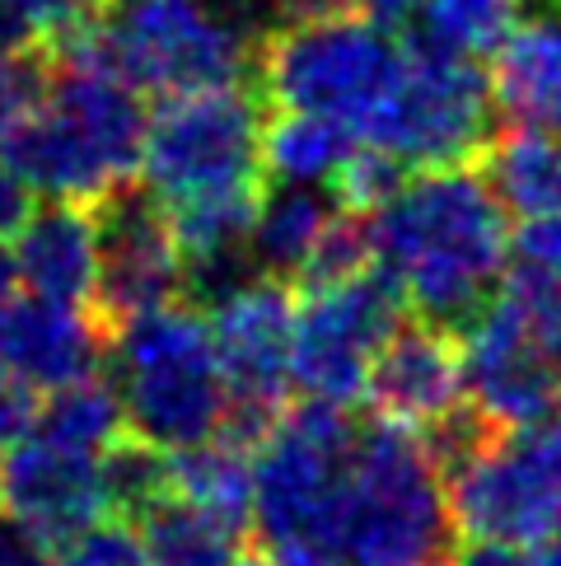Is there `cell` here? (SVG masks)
I'll return each mask as SVG.
<instances>
[{"instance_id": "cell-32", "label": "cell", "mask_w": 561, "mask_h": 566, "mask_svg": "<svg viewBox=\"0 0 561 566\" xmlns=\"http://www.w3.org/2000/svg\"><path fill=\"white\" fill-rule=\"evenodd\" d=\"M366 268H370V220H366V211L337 207L328 216V226L318 230L305 268H299L295 291L332 286V281H347V276L366 272Z\"/></svg>"}, {"instance_id": "cell-16", "label": "cell", "mask_w": 561, "mask_h": 566, "mask_svg": "<svg viewBox=\"0 0 561 566\" xmlns=\"http://www.w3.org/2000/svg\"><path fill=\"white\" fill-rule=\"evenodd\" d=\"M290 323H295V291L280 286V281H267V276L207 314L230 398L286 402V394H290Z\"/></svg>"}, {"instance_id": "cell-4", "label": "cell", "mask_w": 561, "mask_h": 566, "mask_svg": "<svg viewBox=\"0 0 561 566\" xmlns=\"http://www.w3.org/2000/svg\"><path fill=\"white\" fill-rule=\"evenodd\" d=\"M104 379L123 402V427L159 450L211 440L230 402L207 314L183 300L117 323L108 333Z\"/></svg>"}, {"instance_id": "cell-36", "label": "cell", "mask_w": 561, "mask_h": 566, "mask_svg": "<svg viewBox=\"0 0 561 566\" xmlns=\"http://www.w3.org/2000/svg\"><path fill=\"white\" fill-rule=\"evenodd\" d=\"M519 310L529 318V333L538 342L552 366L561 370V272L557 276H538V272H519V268H506V281H500Z\"/></svg>"}, {"instance_id": "cell-5", "label": "cell", "mask_w": 561, "mask_h": 566, "mask_svg": "<svg viewBox=\"0 0 561 566\" xmlns=\"http://www.w3.org/2000/svg\"><path fill=\"white\" fill-rule=\"evenodd\" d=\"M458 543L449 492L412 427L366 417L356 427L347 482V562L384 557L445 566Z\"/></svg>"}, {"instance_id": "cell-45", "label": "cell", "mask_w": 561, "mask_h": 566, "mask_svg": "<svg viewBox=\"0 0 561 566\" xmlns=\"http://www.w3.org/2000/svg\"><path fill=\"white\" fill-rule=\"evenodd\" d=\"M234 566H295V562H280V557H272V553H244Z\"/></svg>"}, {"instance_id": "cell-9", "label": "cell", "mask_w": 561, "mask_h": 566, "mask_svg": "<svg viewBox=\"0 0 561 566\" xmlns=\"http://www.w3.org/2000/svg\"><path fill=\"white\" fill-rule=\"evenodd\" d=\"M94 43L140 94L253 85L257 62V48L230 33L202 0H104Z\"/></svg>"}, {"instance_id": "cell-42", "label": "cell", "mask_w": 561, "mask_h": 566, "mask_svg": "<svg viewBox=\"0 0 561 566\" xmlns=\"http://www.w3.org/2000/svg\"><path fill=\"white\" fill-rule=\"evenodd\" d=\"M33 394L24 389V384H14L6 370H0V450H6L10 440H19L29 431V421H33Z\"/></svg>"}, {"instance_id": "cell-1", "label": "cell", "mask_w": 561, "mask_h": 566, "mask_svg": "<svg viewBox=\"0 0 561 566\" xmlns=\"http://www.w3.org/2000/svg\"><path fill=\"white\" fill-rule=\"evenodd\" d=\"M366 220L370 268L393 281L403 310L426 328L458 342L500 295L510 268V226L477 169L407 178Z\"/></svg>"}, {"instance_id": "cell-26", "label": "cell", "mask_w": 561, "mask_h": 566, "mask_svg": "<svg viewBox=\"0 0 561 566\" xmlns=\"http://www.w3.org/2000/svg\"><path fill=\"white\" fill-rule=\"evenodd\" d=\"M173 454V492L197 501L202 511L220 515L248 530V505H253V459L248 450H234L225 440H202Z\"/></svg>"}, {"instance_id": "cell-17", "label": "cell", "mask_w": 561, "mask_h": 566, "mask_svg": "<svg viewBox=\"0 0 561 566\" xmlns=\"http://www.w3.org/2000/svg\"><path fill=\"white\" fill-rule=\"evenodd\" d=\"M374 417L421 427L426 417L445 412L454 398H464V375H458V342L426 328L421 318L403 314V323L374 352L366 394Z\"/></svg>"}, {"instance_id": "cell-15", "label": "cell", "mask_w": 561, "mask_h": 566, "mask_svg": "<svg viewBox=\"0 0 561 566\" xmlns=\"http://www.w3.org/2000/svg\"><path fill=\"white\" fill-rule=\"evenodd\" d=\"M445 492L458 534L506 538L519 548H533L561 524L557 501L538 478L519 431L500 436L496 450H487L468 473H458Z\"/></svg>"}, {"instance_id": "cell-18", "label": "cell", "mask_w": 561, "mask_h": 566, "mask_svg": "<svg viewBox=\"0 0 561 566\" xmlns=\"http://www.w3.org/2000/svg\"><path fill=\"white\" fill-rule=\"evenodd\" d=\"M529 6L491 48V98L506 127L561 132V0Z\"/></svg>"}, {"instance_id": "cell-23", "label": "cell", "mask_w": 561, "mask_h": 566, "mask_svg": "<svg viewBox=\"0 0 561 566\" xmlns=\"http://www.w3.org/2000/svg\"><path fill=\"white\" fill-rule=\"evenodd\" d=\"M356 146V132L332 123V117L290 113L280 108L272 123H263V178L276 184H318L328 188L332 174Z\"/></svg>"}, {"instance_id": "cell-35", "label": "cell", "mask_w": 561, "mask_h": 566, "mask_svg": "<svg viewBox=\"0 0 561 566\" xmlns=\"http://www.w3.org/2000/svg\"><path fill=\"white\" fill-rule=\"evenodd\" d=\"M47 566H146V553H140V538L127 520L98 515L66 543H56Z\"/></svg>"}, {"instance_id": "cell-46", "label": "cell", "mask_w": 561, "mask_h": 566, "mask_svg": "<svg viewBox=\"0 0 561 566\" xmlns=\"http://www.w3.org/2000/svg\"><path fill=\"white\" fill-rule=\"evenodd\" d=\"M342 566H421V562H384V557H351Z\"/></svg>"}, {"instance_id": "cell-6", "label": "cell", "mask_w": 561, "mask_h": 566, "mask_svg": "<svg viewBox=\"0 0 561 566\" xmlns=\"http://www.w3.org/2000/svg\"><path fill=\"white\" fill-rule=\"evenodd\" d=\"M403 62L407 56L398 38L356 10L276 29L257 48L253 85L272 108L332 117L360 132L379 98L403 75Z\"/></svg>"}, {"instance_id": "cell-34", "label": "cell", "mask_w": 561, "mask_h": 566, "mask_svg": "<svg viewBox=\"0 0 561 566\" xmlns=\"http://www.w3.org/2000/svg\"><path fill=\"white\" fill-rule=\"evenodd\" d=\"M407 169L398 165L393 155H384L379 146H351V155L342 159V169L332 174V184L328 192L337 197V207H347V211H374V207H384V201L407 184Z\"/></svg>"}, {"instance_id": "cell-43", "label": "cell", "mask_w": 561, "mask_h": 566, "mask_svg": "<svg viewBox=\"0 0 561 566\" xmlns=\"http://www.w3.org/2000/svg\"><path fill=\"white\" fill-rule=\"evenodd\" d=\"M360 0H280V29L305 24V19H332V14H356Z\"/></svg>"}, {"instance_id": "cell-14", "label": "cell", "mask_w": 561, "mask_h": 566, "mask_svg": "<svg viewBox=\"0 0 561 566\" xmlns=\"http://www.w3.org/2000/svg\"><path fill=\"white\" fill-rule=\"evenodd\" d=\"M108 328L85 305L47 295H10L0 305V370L29 394L62 389L71 379L104 370Z\"/></svg>"}, {"instance_id": "cell-30", "label": "cell", "mask_w": 561, "mask_h": 566, "mask_svg": "<svg viewBox=\"0 0 561 566\" xmlns=\"http://www.w3.org/2000/svg\"><path fill=\"white\" fill-rule=\"evenodd\" d=\"M104 0H0V52L47 48L56 52L71 38L98 24Z\"/></svg>"}, {"instance_id": "cell-13", "label": "cell", "mask_w": 561, "mask_h": 566, "mask_svg": "<svg viewBox=\"0 0 561 566\" xmlns=\"http://www.w3.org/2000/svg\"><path fill=\"white\" fill-rule=\"evenodd\" d=\"M0 511L43 534L52 548L104 515L98 454L24 431L0 450Z\"/></svg>"}, {"instance_id": "cell-21", "label": "cell", "mask_w": 561, "mask_h": 566, "mask_svg": "<svg viewBox=\"0 0 561 566\" xmlns=\"http://www.w3.org/2000/svg\"><path fill=\"white\" fill-rule=\"evenodd\" d=\"M146 566H234L248 553V530L202 511L197 501L165 492L131 520Z\"/></svg>"}, {"instance_id": "cell-33", "label": "cell", "mask_w": 561, "mask_h": 566, "mask_svg": "<svg viewBox=\"0 0 561 566\" xmlns=\"http://www.w3.org/2000/svg\"><path fill=\"white\" fill-rule=\"evenodd\" d=\"M52 94V52L14 48L0 52V140L33 123Z\"/></svg>"}, {"instance_id": "cell-41", "label": "cell", "mask_w": 561, "mask_h": 566, "mask_svg": "<svg viewBox=\"0 0 561 566\" xmlns=\"http://www.w3.org/2000/svg\"><path fill=\"white\" fill-rule=\"evenodd\" d=\"M29 211H33V188L24 184V174L0 155V244L19 234V226L29 220Z\"/></svg>"}, {"instance_id": "cell-3", "label": "cell", "mask_w": 561, "mask_h": 566, "mask_svg": "<svg viewBox=\"0 0 561 566\" xmlns=\"http://www.w3.org/2000/svg\"><path fill=\"white\" fill-rule=\"evenodd\" d=\"M351 402H286L272 436L253 450L248 524L263 553L295 566L347 562V482L356 450Z\"/></svg>"}, {"instance_id": "cell-25", "label": "cell", "mask_w": 561, "mask_h": 566, "mask_svg": "<svg viewBox=\"0 0 561 566\" xmlns=\"http://www.w3.org/2000/svg\"><path fill=\"white\" fill-rule=\"evenodd\" d=\"M29 431L47 436L56 444H75V450L98 454L127 427H123V402H117L113 384L104 379V370H98V375L62 384V389H47L43 402H33Z\"/></svg>"}, {"instance_id": "cell-37", "label": "cell", "mask_w": 561, "mask_h": 566, "mask_svg": "<svg viewBox=\"0 0 561 566\" xmlns=\"http://www.w3.org/2000/svg\"><path fill=\"white\" fill-rule=\"evenodd\" d=\"M510 268L557 276L561 272V211L529 216L525 226L510 234Z\"/></svg>"}, {"instance_id": "cell-19", "label": "cell", "mask_w": 561, "mask_h": 566, "mask_svg": "<svg viewBox=\"0 0 561 566\" xmlns=\"http://www.w3.org/2000/svg\"><path fill=\"white\" fill-rule=\"evenodd\" d=\"M14 272L33 295L62 300V305H89L94 295L89 207H80V201L33 207L14 234Z\"/></svg>"}, {"instance_id": "cell-44", "label": "cell", "mask_w": 561, "mask_h": 566, "mask_svg": "<svg viewBox=\"0 0 561 566\" xmlns=\"http://www.w3.org/2000/svg\"><path fill=\"white\" fill-rule=\"evenodd\" d=\"M14 286H19V272H14V253L0 244V305L14 295Z\"/></svg>"}, {"instance_id": "cell-22", "label": "cell", "mask_w": 561, "mask_h": 566, "mask_svg": "<svg viewBox=\"0 0 561 566\" xmlns=\"http://www.w3.org/2000/svg\"><path fill=\"white\" fill-rule=\"evenodd\" d=\"M477 165L506 216L529 220L561 211V132L506 127Z\"/></svg>"}, {"instance_id": "cell-31", "label": "cell", "mask_w": 561, "mask_h": 566, "mask_svg": "<svg viewBox=\"0 0 561 566\" xmlns=\"http://www.w3.org/2000/svg\"><path fill=\"white\" fill-rule=\"evenodd\" d=\"M253 281H263V272H257V262L248 253V239L244 244H220V249L178 258V300L202 314L220 310L239 291H248Z\"/></svg>"}, {"instance_id": "cell-29", "label": "cell", "mask_w": 561, "mask_h": 566, "mask_svg": "<svg viewBox=\"0 0 561 566\" xmlns=\"http://www.w3.org/2000/svg\"><path fill=\"white\" fill-rule=\"evenodd\" d=\"M257 188H263V184H257ZM257 188L188 197V201H173V207H165L173 244H178V258H183V253H202V249H220V244H244L248 226H253V207H257Z\"/></svg>"}, {"instance_id": "cell-12", "label": "cell", "mask_w": 561, "mask_h": 566, "mask_svg": "<svg viewBox=\"0 0 561 566\" xmlns=\"http://www.w3.org/2000/svg\"><path fill=\"white\" fill-rule=\"evenodd\" d=\"M458 375L464 398L506 431H533L561 412V370L538 352L525 310L506 291L458 337Z\"/></svg>"}, {"instance_id": "cell-39", "label": "cell", "mask_w": 561, "mask_h": 566, "mask_svg": "<svg viewBox=\"0 0 561 566\" xmlns=\"http://www.w3.org/2000/svg\"><path fill=\"white\" fill-rule=\"evenodd\" d=\"M52 562V543L29 530L19 515L0 511V566H47Z\"/></svg>"}, {"instance_id": "cell-40", "label": "cell", "mask_w": 561, "mask_h": 566, "mask_svg": "<svg viewBox=\"0 0 561 566\" xmlns=\"http://www.w3.org/2000/svg\"><path fill=\"white\" fill-rule=\"evenodd\" d=\"M445 566H529V553L519 543L506 538H477V534H458L454 553Z\"/></svg>"}, {"instance_id": "cell-28", "label": "cell", "mask_w": 561, "mask_h": 566, "mask_svg": "<svg viewBox=\"0 0 561 566\" xmlns=\"http://www.w3.org/2000/svg\"><path fill=\"white\" fill-rule=\"evenodd\" d=\"M412 431H416L421 450H426L431 469L440 473V482H445V488H449L458 473H468L487 450H496L500 436H506V427H500V421H491V417L477 408V402H468V398H454L445 412L426 417V421H421V427H412Z\"/></svg>"}, {"instance_id": "cell-27", "label": "cell", "mask_w": 561, "mask_h": 566, "mask_svg": "<svg viewBox=\"0 0 561 566\" xmlns=\"http://www.w3.org/2000/svg\"><path fill=\"white\" fill-rule=\"evenodd\" d=\"M98 492H104V515L131 524L150 501L173 492V454L123 431L98 450Z\"/></svg>"}, {"instance_id": "cell-10", "label": "cell", "mask_w": 561, "mask_h": 566, "mask_svg": "<svg viewBox=\"0 0 561 566\" xmlns=\"http://www.w3.org/2000/svg\"><path fill=\"white\" fill-rule=\"evenodd\" d=\"M295 295L299 300L290 323V384L305 398L360 402L374 352L407 314L403 295L379 268Z\"/></svg>"}, {"instance_id": "cell-38", "label": "cell", "mask_w": 561, "mask_h": 566, "mask_svg": "<svg viewBox=\"0 0 561 566\" xmlns=\"http://www.w3.org/2000/svg\"><path fill=\"white\" fill-rule=\"evenodd\" d=\"M202 6L230 33L244 38L248 48H263L267 38L280 29V0H202Z\"/></svg>"}, {"instance_id": "cell-11", "label": "cell", "mask_w": 561, "mask_h": 566, "mask_svg": "<svg viewBox=\"0 0 561 566\" xmlns=\"http://www.w3.org/2000/svg\"><path fill=\"white\" fill-rule=\"evenodd\" d=\"M94 230V295L89 314L113 333L146 310L178 300V244L169 211L146 184H113L89 201Z\"/></svg>"}, {"instance_id": "cell-20", "label": "cell", "mask_w": 561, "mask_h": 566, "mask_svg": "<svg viewBox=\"0 0 561 566\" xmlns=\"http://www.w3.org/2000/svg\"><path fill=\"white\" fill-rule=\"evenodd\" d=\"M332 211H337V197L328 188L263 178L257 207H253V226H248V253L257 262V272L295 291L299 268H305L314 239L328 226Z\"/></svg>"}, {"instance_id": "cell-24", "label": "cell", "mask_w": 561, "mask_h": 566, "mask_svg": "<svg viewBox=\"0 0 561 566\" xmlns=\"http://www.w3.org/2000/svg\"><path fill=\"white\" fill-rule=\"evenodd\" d=\"M515 0H416L412 24L398 33L407 56L449 52V56H491V48L515 24Z\"/></svg>"}, {"instance_id": "cell-7", "label": "cell", "mask_w": 561, "mask_h": 566, "mask_svg": "<svg viewBox=\"0 0 561 566\" xmlns=\"http://www.w3.org/2000/svg\"><path fill=\"white\" fill-rule=\"evenodd\" d=\"M263 94L257 85H215L165 94L140 136L136 174L165 207L263 184Z\"/></svg>"}, {"instance_id": "cell-2", "label": "cell", "mask_w": 561, "mask_h": 566, "mask_svg": "<svg viewBox=\"0 0 561 566\" xmlns=\"http://www.w3.org/2000/svg\"><path fill=\"white\" fill-rule=\"evenodd\" d=\"M146 117V94L104 62L94 29H85L52 52L43 113L0 140V155L47 201L89 207L98 192L136 174Z\"/></svg>"}, {"instance_id": "cell-8", "label": "cell", "mask_w": 561, "mask_h": 566, "mask_svg": "<svg viewBox=\"0 0 561 566\" xmlns=\"http://www.w3.org/2000/svg\"><path fill=\"white\" fill-rule=\"evenodd\" d=\"M500 132L506 123L496 113L483 62L449 52L407 56L403 75L360 127L370 146L393 155L407 174L477 169V159Z\"/></svg>"}]
</instances>
